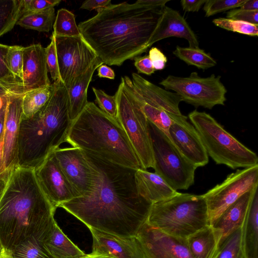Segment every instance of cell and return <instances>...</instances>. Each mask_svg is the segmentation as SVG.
Masks as SVG:
<instances>
[{"label":"cell","mask_w":258,"mask_h":258,"mask_svg":"<svg viewBox=\"0 0 258 258\" xmlns=\"http://www.w3.org/2000/svg\"><path fill=\"white\" fill-rule=\"evenodd\" d=\"M84 152L97 172L95 188L89 195L74 198L58 207L89 228L122 237L136 236L147 222L152 205L139 193L137 169Z\"/></svg>","instance_id":"obj_1"},{"label":"cell","mask_w":258,"mask_h":258,"mask_svg":"<svg viewBox=\"0 0 258 258\" xmlns=\"http://www.w3.org/2000/svg\"><path fill=\"white\" fill-rule=\"evenodd\" d=\"M169 0L110 4L80 22L81 36L103 63L121 66L151 46L150 41Z\"/></svg>","instance_id":"obj_2"},{"label":"cell","mask_w":258,"mask_h":258,"mask_svg":"<svg viewBox=\"0 0 258 258\" xmlns=\"http://www.w3.org/2000/svg\"><path fill=\"white\" fill-rule=\"evenodd\" d=\"M56 208L37 179L35 169L14 166L0 198V241L12 250L27 238L41 241L55 221Z\"/></svg>","instance_id":"obj_3"},{"label":"cell","mask_w":258,"mask_h":258,"mask_svg":"<svg viewBox=\"0 0 258 258\" xmlns=\"http://www.w3.org/2000/svg\"><path fill=\"white\" fill-rule=\"evenodd\" d=\"M51 96L35 114L22 118L18 138V165L36 168L64 142L72 123L68 90L60 79L51 84Z\"/></svg>","instance_id":"obj_4"},{"label":"cell","mask_w":258,"mask_h":258,"mask_svg":"<svg viewBox=\"0 0 258 258\" xmlns=\"http://www.w3.org/2000/svg\"><path fill=\"white\" fill-rule=\"evenodd\" d=\"M66 142L102 159L133 168L142 169L139 159L116 119L88 102L72 122Z\"/></svg>","instance_id":"obj_5"},{"label":"cell","mask_w":258,"mask_h":258,"mask_svg":"<svg viewBox=\"0 0 258 258\" xmlns=\"http://www.w3.org/2000/svg\"><path fill=\"white\" fill-rule=\"evenodd\" d=\"M146 222L166 234L186 239L209 225L205 199L203 195L179 192L153 204Z\"/></svg>","instance_id":"obj_6"},{"label":"cell","mask_w":258,"mask_h":258,"mask_svg":"<svg viewBox=\"0 0 258 258\" xmlns=\"http://www.w3.org/2000/svg\"><path fill=\"white\" fill-rule=\"evenodd\" d=\"M188 118L197 131L206 152L217 164L234 169L258 165L256 153L227 132L212 116L195 110Z\"/></svg>","instance_id":"obj_7"},{"label":"cell","mask_w":258,"mask_h":258,"mask_svg":"<svg viewBox=\"0 0 258 258\" xmlns=\"http://www.w3.org/2000/svg\"><path fill=\"white\" fill-rule=\"evenodd\" d=\"M114 95L117 104L116 119L127 136L142 169H154L149 122L136 96L132 80L128 77L121 78Z\"/></svg>","instance_id":"obj_8"},{"label":"cell","mask_w":258,"mask_h":258,"mask_svg":"<svg viewBox=\"0 0 258 258\" xmlns=\"http://www.w3.org/2000/svg\"><path fill=\"white\" fill-rule=\"evenodd\" d=\"M149 129L155 172L175 190L187 189L194 183L197 167L184 157L166 134L150 122Z\"/></svg>","instance_id":"obj_9"},{"label":"cell","mask_w":258,"mask_h":258,"mask_svg":"<svg viewBox=\"0 0 258 258\" xmlns=\"http://www.w3.org/2000/svg\"><path fill=\"white\" fill-rule=\"evenodd\" d=\"M159 84L177 94L182 101L196 107L212 109L216 105H224L226 101L227 91L221 81V76L214 74L206 78L195 72L185 77L170 75Z\"/></svg>","instance_id":"obj_10"},{"label":"cell","mask_w":258,"mask_h":258,"mask_svg":"<svg viewBox=\"0 0 258 258\" xmlns=\"http://www.w3.org/2000/svg\"><path fill=\"white\" fill-rule=\"evenodd\" d=\"M258 186V165L238 169L203 195L207 206L209 225L246 192Z\"/></svg>","instance_id":"obj_11"},{"label":"cell","mask_w":258,"mask_h":258,"mask_svg":"<svg viewBox=\"0 0 258 258\" xmlns=\"http://www.w3.org/2000/svg\"><path fill=\"white\" fill-rule=\"evenodd\" d=\"M54 39L59 79L67 90L98 57L82 36H55Z\"/></svg>","instance_id":"obj_12"},{"label":"cell","mask_w":258,"mask_h":258,"mask_svg":"<svg viewBox=\"0 0 258 258\" xmlns=\"http://www.w3.org/2000/svg\"><path fill=\"white\" fill-rule=\"evenodd\" d=\"M67 180L78 197L87 196L95 189L97 172L78 147L58 148L52 152Z\"/></svg>","instance_id":"obj_13"},{"label":"cell","mask_w":258,"mask_h":258,"mask_svg":"<svg viewBox=\"0 0 258 258\" xmlns=\"http://www.w3.org/2000/svg\"><path fill=\"white\" fill-rule=\"evenodd\" d=\"M136 237L145 258H194L186 239L166 234L147 222Z\"/></svg>","instance_id":"obj_14"},{"label":"cell","mask_w":258,"mask_h":258,"mask_svg":"<svg viewBox=\"0 0 258 258\" xmlns=\"http://www.w3.org/2000/svg\"><path fill=\"white\" fill-rule=\"evenodd\" d=\"M170 115L173 120L167 136L170 141L184 157L197 168L207 164L208 155L194 126L183 114Z\"/></svg>","instance_id":"obj_15"},{"label":"cell","mask_w":258,"mask_h":258,"mask_svg":"<svg viewBox=\"0 0 258 258\" xmlns=\"http://www.w3.org/2000/svg\"><path fill=\"white\" fill-rule=\"evenodd\" d=\"M35 169L42 189L56 208L61 204L78 197L59 167L52 152Z\"/></svg>","instance_id":"obj_16"},{"label":"cell","mask_w":258,"mask_h":258,"mask_svg":"<svg viewBox=\"0 0 258 258\" xmlns=\"http://www.w3.org/2000/svg\"><path fill=\"white\" fill-rule=\"evenodd\" d=\"M23 94H12L7 96V107L3 130V160L2 176L8 175L10 171L18 165V138L22 117Z\"/></svg>","instance_id":"obj_17"},{"label":"cell","mask_w":258,"mask_h":258,"mask_svg":"<svg viewBox=\"0 0 258 258\" xmlns=\"http://www.w3.org/2000/svg\"><path fill=\"white\" fill-rule=\"evenodd\" d=\"M45 48L40 44L25 47L23 52L22 93L50 86Z\"/></svg>","instance_id":"obj_18"},{"label":"cell","mask_w":258,"mask_h":258,"mask_svg":"<svg viewBox=\"0 0 258 258\" xmlns=\"http://www.w3.org/2000/svg\"><path fill=\"white\" fill-rule=\"evenodd\" d=\"M132 81L139 101L161 108L170 115H182L179 108L182 101L177 94L163 89L135 73L132 74Z\"/></svg>","instance_id":"obj_19"},{"label":"cell","mask_w":258,"mask_h":258,"mask_svg":"<svg viewBox=\"0 0 258 258\" xmlns=\"http://www.w3.org/2000/svg\"><path fill=\"white\" fill-rule=\"evenodd\" d=\"M93 237L92 252L115 258H145L136 236L122 237L89 228Z\"/></svg>","instance_id":"obj_20"},{"label":"cell","mask_w":258,"mask_h":258,"mask_svg":"<svg viewBox=\"0 0 258 258\" xmlns=\"http://www.w3.org/2000/svg\"><path fill=\"white\" fill-rule=\"evenodd\" d=\"M170 37L184 38L188 41L189 47L199 48L197 36L185 19L178 12L165 6L150 44L152 46L159 40Z\"/></svg>","instance_id":"obj_21"},{"label":"cell","mask_w":258,"mask_h":258,"mask_svg":"<svg viewBox=\"0 0 258 258\" xmlns=\"http://www.w3.org/2000/svg\"><path fill=\"white\" fill-rule=\"evenodd\" d=\"M135 179L140 195L152 204L170 199L179 193L155 172L138 169L135 172Z\"/></svg>","instance_id":"obj_22"},{"label":"cell","mask_w":258,"mask_h":258,"mask_svg":"<svg viewBox=\"0 0 258 258\" xmlns=\"http://www.w3.org/2000/svg\"><path fill=\"white\" fill-rule=\"evenodd\" d=\"M257 187L249 190L229 206L212 225L221 233L223 241L241 227L250 203Z\"/></svg>","instance_id":"obj_23"},{"label":"cell","mask_w":258,"mask_h":258,"mask_svg":"<svg viewBox=\"0 0 258 258\" xmlns=\"http://www.w3.org/2000/svg\"><path fill=\"white\" fill-rule=\"evenodd\" d=\"M40 242L50 258H80L86 254L64 234L55 221Z\"/></svg>","instance_id":"obj_24"},{"label":"cell","mask_w":258,"mask_h":258,"mask_svg":"<svg viewBox=\"0 0 258 258\" xmlns=\"http://www.w3.org/2000/svg\"><path fill=\"white\" fill-rule=\"evenodd\" d=\"M98 56L91 65L74 81L68 90L69 114L72 122L78 116L88 103L87 91L93 75L103 64Z\"/></svg>","instance_id":"obj_25"},{"label":"cell","mask_w":258,"mask_h":258,"mask_svg":"<svg viewBox=\"0 0 258 258\" xmlns=\"http://www.w3.org/2000/svg\"><path fill=\"white\" fill-rule=\"evenodd\" d=\"M221 238L219 230L207 225L189 236L186 240L194 258H217Z\"/></svg>","instance_id":"obj_26"},{"label":"cell","mask_w":258,"mask_h":258,"mask_svg":"<svg viewBox=\"0 0 258 258\" xmlns=\"http://www.w3.org/2000/svg\"><path fill=\"white\" fill-rule=\"evenodd\" d=\"M241 244L245 258H258V192L255 190L241 227Z\"/></svg>","instance_id":"obj_27"},{"label":"cell","mask_w":258,"mask_h":258,"mask_svg":"<svg viewBox=\"0 0 258 258\" xmlns=\"http://www.w3.org/2000/svg\"><path fill=\"white\" fill-rule=\"evenodd\" d=\"M55 17V9L51 8L42 11L24 14L16 25L25 29L48 32L53 28Z\"/></svg>","instance_id":"obj_28"},{"label":"cell","mask_w":258,"mask_h":258,"mask_svg":"<svg viewBox=\"0 0 258 258\" xmlns=\"http://www.w3.org/2000/svg\"><path fill=\"white\" fill-rule=\"evenodd\" d=\"M173 54L189 66L206 70L215 67L216 61L209 53L200 48L182 47L177 46Z\"/></svg>","instance_id":"obj_29"},{"label":"cell","mask_w":258,"mask_h":258,"mask_svg":"<svg viewBox=\"0 0 258 258\" xmlns=\"http://www.w3.org/2000/svg\"><path fill=\"white\" fill-rule=\"evenodd\" d=\"M52 90L50 86L25 93L22 97V118H29L38 112L48 101Z\"/></svg>","instance_id":"obj_30"},{"label":"cell","mask_w":258,"mask_h":258,"mask_svg":"<svg viewBox=\"0 0 258 258\" xmlns=\"http://www.w3.org/2000/svg\"><path fill=\"white\" fill-rule=\"evenodd\" d=\"M22 0H0V36L10 31L23 15Z\"/></svg>","instance_id":"obj_31"},{"label":"cell","mask_w":258,"mask_h":258,"mask_svg":"<svg viewBox=\"0 0 258 258\" xmlns=\"http://www.w3.org/2000/svg\"><path fill=\"white\" fill-rule=\"evenodd\" d=\"M55 36L77 37L81 36L74 14L66 9L58 10L53 25Z\"/></svg>","instance_id":"obj_32"},{"label":"cell","mask_w":258,"mask_h":258,"mask_svg":"<svg viewBox=\"0 0 258 258\" xmlns=\"http://www.w3.org/2000/svg\"><path fill=\"white\" fill-rule=\"evenodd\" d=\"M138 101L148 121L167 136L169 130L173 122L170 114L161 108L140 102L139 100Z\"/></svg>","instance_id":"obj_33"},{"label":"cell","mask_w":258,"mask_h":258,"mask_svg":"<svg viewBox=\"0 0 258 258\" xmlns=\"http://www.w3.org/2000/svg\"><path fill=\"white\" fill-rule=\"evenodd\" d=\"M11 251L14 258H50L40 241L33 237L27 238Z\"/></svg>","instance_id":"obj_34"},{"label":"cell","mask_w":258,"mask_h":258,"mask_svg":"<svg viewBox=\"0 0 258 258\" xmlns=\"http://www.w3.org/2000/svg\"><path fill=\"white\" fill-rule=\"evenodd\" d=\"M217 258H245L241 244V228L220 242Z\"/></svg>","instance_id":"obj_35"},{"label":"cell","mask_w":258,"mask_h":258,"mask_svg":"<svg viewBox=\"0 0 258 258\" xmlns=\"http://www.w3.org/2000/svg\"><path fill=\"white\" fill-rule=\"evenodd\" d=\"M214 24L222 29L251 36H257L258 24L219 18L213 20Z\"/></svg>","instance_id":"obj_36"},{"label":"cell","mask_w":258,"mask_h":258,"mask_svg":"<svg viewBox=\"0 0 258 258\" xmlns=\"http://www.w3.org/2000/svg\"><path fill=\"white\" fill-rule=\"evenodd\" d=\"M9 45L0 43V82L8 87L15 94H23L21 84L10 70L6 55Z\"/></svg>","instance_id":"obj_37"},{"label":"cell","mask_w":258,"mask_h":258,"mask_svg":"<svg viewBox=\"0 0 258 258\" xmlns=\"http://www.w3.org/2000/svg\"><path fill=\"white\" fill-rule=\"evenodd\" d=\"M24 47L19 45L9 46L6 55L7 65L21 86L23 80Z\"/></svg>","instance_id":"obj_38"},{"label":"cell","mask_w":258,"mask_h":258,"mask_svg":"<svg viewBox=\"0 0 258 258\" xmlns=\"http://www.w3.org/2000/svg\"><path fill=\"white\" fill-rule=\"evenodd\" d=\"M246 0H206L203 10L205 16L214 15L240 7Z\"/></svg>","instance_id":"obj_39"},{"label":"cell","mask_w":258,"mask_h":258,"mask_svg":"<svg viewBox=\"0 0 258 258\" xmlns=\"http://www.w3.org/2000/svg\"><path fill=\"white\" fill-rule=\"evenodd\" d=\"M92 90L98 107L109 116L116 119L117 104L115 95H109L103 90L94 87H92Z\"/></svg>","instance_id":"obj_40"},{"label":"cell","mask_w":258,"mask_h":258,"mask_svg":"<svg viewBox=\"0 0 258 258\" xmlns=\"http://www.w3.org/2000/svg\"><path fill=\"white\" fill-rule=\"evenodd\" d=\"M51 42L45 48L46 60L51 79L54 82L59 79L55 43L53 36H50Z\"/></svg>","instance_id":"obj_41"},{"label":"cell","mask_w":258,"mask_h":258,"mask_svg":"<svg viewBox=\"0 0 258 258\" xmlns=\"http://www.w3.org/2000/svg\"><path fill=\"white\" fill-rule=\"evenodd\" d=\"M60 2V0H22L23 15L54 8L55 6L58 5Z\"/></svg>","instance_id":"obj_42"},{"label":"cell","mask_w":258,"mask_h":258,"mask_svg":"<svg viewBox=\"0 0 258 258\" xmlns=\"http://www.w3.org/2000/svg\"><path fill=\"white\" fill-rule=\"evenodd\" d=\"M226 18L258 24V11H245L240 9H233L227 13Z\"/></svg>","instance_id":"obj_43"},{"label":"cell","mask_w":258,"mask_h":258,"mask_svg":"<svg viewBox=\"0 0 258 258\" xmlns=\"http://www.w3.org/2000/svg\"><path fill=\"white\" fill-rule=\"evenodd\" d=\"M148 55L155 70H162L165 68L167 59L159 49L156 47H152Z\"/></svg>","instance_id":"obj_44"},{"label":"cell","mask_w":258,"mask_h":258,"mask_svg":"<svg viewBox=\"0 0 258 258\" xmlns=\"http://www.w3.org/2000/svg\"><path fill=\"white\" fill-rule=\"evenodd\" d=\"M134 59L135 60L134 65L139 73L151 75L154 73L155 70L149 55L137 56Z\"/></svg>","instance_id":"obj_45"},{"label":"cell","mask_w":258,"mask_h":258,"mask_svg":"<svg viewBox=\"0 0 258 258\" xmlns=\"http://www.w3.org/2000/svg\"><path fill=\"white\" fill-rule=\"evenodd\" d=\"M111 0H88L85 1L80 8L89 11L105 8L111 4Z\"/></svg>","instance_id":"obj_46"},{"label":"cell","mask_w":258,"mask_h":258,"mask_svg":"<svg viewBox=\"0 0 258 258\" xmlns=\"http://www.w3.org/2000/svg\"><path fill=\"white\" fill-rule=\"evenodd\" d=\"M206 0H181V6L183 11L188 12H198Z\"/></svg>","instance_id":"obj_47"},{"label":"cell","mask_w":258,"mask_h":258,"mask_svg":"<svg viewBox=\"0 0 258 258\" xmlns=\"http://www.w3.org/2000/svg\"><path fill=\"white\" fill-rule=\"evenodd\" d=\"M97 76L100 78H105L109 79L115 78V73L112 69L105 64H102L97 69Z\"/></svg>","instance_id":"obj_48"},{"label":"cell","mask_w":258,"mask_h":258,"mask_svg":"<svg viewBox=\"0 0 258 258\" xmlns=\"http://www.w3.org/2000/svg\"><path fill=\"white\" fill-rule=\"evenodd\" d=\"M239 8L240 9L245 11H258V1L246 0Z\"/></svg>","instance_id":"obj_49"},{"label":"cell","mask_w":258,"mask_h":258,"mask_svg":"<svg viewBox=\"0 0 258 258\" xmlns=\"http://www.w3.org/2000/svg\"><path fill=\"white\" fill-rule=\"evenodd\" d=\"M9 96V95H8ZM6 107H7V97L6 99L5 103L3 107V108L0 110V137L3 133L5 120V116H6Z\"/></svg>","instance_id":"obj_50"},{"label":"cell","mask_w":258,"mask_h":258,"mask_svg":"<svg viewBox=\"0 0 258 258\" xmlns=\"http://www.w3.org/2000/svg\"><path fill=\"white\" fill-rule=\"evenodd\" d=\"M80 258H115L105 254L98 253L92 252L89 254H86L85 255Z\"/></svg>","instance_id":"obj_51"},{"label":"cell","mask_w":258,"mask_h":258,"mask_svg":"<svg viewBox=\"0 0 258 258\" xmlns=\"http://www.w3.org/2000/svg\"><path fill=\"white\" fill-rule=\"evenodd\" d=\"M14 93L8 87L0 82V96H6Z\"/></svg>","instance_id":"obj_52"},{"label":"cell","mask_w":258,"mask_h":258,"mask_svg":"<svg viewBox=\"0 0 258 258\" xmlns=\"http://www.w3.org/2000/svg\"><path fill=\"white\" fill-rule=\"evenodd\" d=\"M3 131L0 137V176H1L3 160Z\"/></svg>","instance_id":"obj_53"},{"label":"cell","mask_w":258,"mask_h":258,"mask_svg":"<svg viewBox=\"0 0 258 258\" xmlns=\"http://www.w3.org/2000/svg\"><path fill=\"white\" fill-rule=\"evenodd\" d=\"M8 176V175L5 176H0V198L6 187Z\"/></svg>","instance_id":"obj_54"},{"label":"cell","mask_w":258,"mask_h":258,"mask_svg":"<svg viewBox=\"0 0 258 258\" xmlns=\"http://www.w3.org/2000/svg\"><path fill=\"white\" fill-rule=\"evenodd\" d=\"M0 258H14L11 250L6 249L0 255Z\"/></svg>","instance_id":"obj_55"},{"label":"cell","mask_w":258,"mask_h":258,"mask_svg":"<svg viewBox=\"0 0 258 258\" xmlns=\"http://www.w3.org/2000/svg\"><path fill=\"white\" fill-rule=\"evenodd\" d=\"M6 96H0V110L3 108L4 106L6 99Z\"/></svg>","instance_id":"obj_56"},{"label":"cell","mask_w":258,"mask_h":258,"mask_svg":"<svg viewBox=\"0 0 258 258\" xmlns=\"http://www.w3.org/2000/svg\"><path fill=\"white\" fill-rule=\"evenodd\" d=\"M5 249V247L3 246L1 241H0V255L2 254Z\"/></svg>","instance_id":"obj_57"}]
</instances>
